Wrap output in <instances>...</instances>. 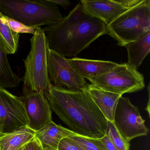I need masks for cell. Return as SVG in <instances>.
<instances>
[{
	"instance_id": "6da1fadb",
	"label": "cell",
	"mask_w": 150,
	"mask_h": 150,
	"mask_svg": "<svg viewBox=\"0 0 150 150\" xmlns=\"http://www.w3.org/2000/svg\"><path fill=\"white\" fill-rule=\"evenodd\" d=\"M47 99L51 108L75 134L94 139L106 135L108 120L85 90L52 85Z\"/></svg>"
},
{
	"instance_id": "7a4b0ae2",
	"label": "cell",
	"mask_w": 150,
	"mask_h": 150,
	"mask_svg": "<svg viewBox=\"0 0 150 150\" xmlns=\"http://www.w3.org/2000/svg\"><path fill=\"white\" fill-rule=\"evenodd\" d=\"M43 30L50 49L69 57H76L98 38L108 35L107 25L87 13L81 3L58 23Z\"/></svg>"
},
{
	"instance_id": "3957f363",
	"label": "cell",
	"mask_w": 150,
	"mask_h": 150,
	"mask_svg": "<svg viewBox=\"0 0 150 150\" xmlns=\"http://www.w3.org/2000/svg\"><path fill=\"white\" fill-rule=\"evenodd\" d=\"M0 12L36 28L57 24L63 18L58 7L49 0H0Z\"/></svg>"
},
{
	"instance_id": "277c9868",
	"label": "cell",
	"mask_w": 150,
	"mask_h": 150,
	"mask_svg": "<svg viewBox=\"0 0 150 150\" xmlns=\"http://www.w3.org/2000/svg\"><path fill=\"white\" fill-rule=\"evenodd\" d=\"M31 49L24 61L23 86L40 92L47 98L52 86L48 75L47 58L49 46L43 28H38L30 39Z\"/></svg>"
},
{
	"instance_id": "5b68a950",
	"label": "cell",
	"mask_w": 150,
	"mask_h": 150,
	"mask_svg": "<svg viewBox=\"0 0 150 150\" xmlns=\"http://www.w3.org/2000/svg\"><path fill=\"white\" fill-rule=\"evenodd\" d=\"M108 35L123 46L150 33V1L142 0L107 27Z\"/></svg>"
},
{
	"instance_id": "8992f818",
	"label": "cell",
	"mask_w": 150,
	"mask_h": 150,
	"mask_svg": "<svg viewBox=\"0 0 150 150\" xmlns=\"http://www.w3.org/2000/svg\"><path fill=\"white\" fill-rule=\"evenodd\" d=\"M89 81L100 89L122 96L143 90L145 86L143 74L125 63L118 64L108 72Z\"/></svg>"
},
{
	"instance_id": "52a82bcc",
	"label": "cell",
	"mask_w": 150,
	"mask_h": 150,
	"mask_svg": "<svg viewBox=\"0 0 150 150\" xmlns=\"http://www.w3.org/2000/svg\"><path fill=\"white\" fill-rule=\"evenodd\" d=\"M144 122L137 107L131 103L129 98L121 96L116 108L113 123L121 136L129 142L135 138L146 136L148 129Z\"/></svg>"
},
{
	"instance_id": "ba28073f",
	"label": "cell",
	"mask_w": 150,
	"mask_h": 150,
	"mask_svg": "<svg viewBox=\"0 0 150 150\" xmlns=\"http://www.w3.org/2000/svg\"><path fill=\"white\" fill-rule=\"evenodd\" d=\"M48 75L55 86L73 91H83L87 83L57 52L49 49L47 58Z\"/></svg>"
},
{
	"instance_id": "9c48e42d",
	"label": "cell",
	"mask_w": 150,
	"mask_h": 150,
	"mask_svg": "<svg viewBox=\"0 0 150 150\" xmlns=\"http://www.w3.org/2000/svg\"><path fill=\"white\" fill-rule=\"evenodd\" d=\"M25 127H28V121L23 103L19 97L0 87V133Z\"/></svg>"
},
{
	"instance_id": "30bf717a",
	"label": "cell",
	"mask_w": 150,
	"mask_h": 150,
	"mask_svg": "<svg viewBox=\"0 0 150 150\" xmlns=\"http://www.w3.org/2000/svg\"><path fill=\"white\" fill-rule=\"evenodd\" d=\"M19 98L24 105L28 127L31 129L38 131L52 121L51 108L42 93L32 91L23 86L22 95Z\"/></svg>"
},
{
	"instance_id": "8fae6325",
	"label": "cell",
	"mask_w": 150,
	"mask_h": 150,
	"mask_svg": "<svg viewBox=\"0 0 150 150\" xmlns=\"http://www.w3.org/2000/svg\"><path fill=\"white\" fill-rule=\"evenodd\" d=\"M80 3L87 13L102 21L107 27L128 10L117 0H82Z\"/></svg>"
},
{
	"instance_id": "7c38bea8",
	"label": "cell",
	"mask_w": 150,
	"mask_h": 150,
	"mask_svg": "<svg viewBox=\"0 0 150 150\" xmlns=\"http://www.w3.org/2000/svg\"><path fill=\"white\" fill-rule=\"evenodd\" d=\"M67 61L81 77L89 81L108 72L118 64L112 61L76 57L67 59Z\"/></svg>"
},
{
	"instance_id": "4fadbf2b",
	"label": "cell",
	"mask_w": 150,
	"mask_h": 150,
	"mask_svg": "<svg viewBox=\"0 0 150 150\" xmlns=\"http://www.w3.org/2000/svg\"><path fill=\"white\" fill-rule=\"evenodd\" d=\"M108 121L114 122L118 100L122 95L100 89L87 83L85 89Z\"/></svg>"
},
{
	"instance_id": "5bb4252c",
	"label": "cell",
	"mask_w": 150,
	"mask_h": 150,
	"mask_svg": "<svg viewBox=\"0 0 150 150\" xmlns=\"http://www.w3.org/2000/svg\"><path fill=\"white\" fill-rule=\"evenodd\" d=\"M69 129L57 125L52 121L43 128L36 132L35 137L44 146L58 150L61 140L75 135Z\"/></svg>"
},
{
	"instance_id": "9a60e30c",
	"label": "cell",
	"mask_w": 150,
	"mask_h": 150,
	"mask_svg": "<svg viewBox=\"0 0 150 150\" xmlns=\"http://www.w3.org/2000/svg\"><path fill=\"white\" fill-rule=\"evenodd\" d=\"M35 132L25 127L4 134L0 137V150H23L35 137Z\"/></svg>"
},
{
	"instance_id": "2e32d148",
	"label": "cell",
	"mask_w": 150,
	"mask_h": 150,
	"mask_svg": "<svg viewBox=\"0 0 150 150\" xmlns=\"http://www.w3.org/2000/svg\"><path fill=\"white\" fill-rule=\"evenodd\" d=\"M128 52L126 64L137 70L146 57L150 53V33L134 42L124 45Z\"/></svg>"
},
{
	"instance_id": "e0dca14e",
	"label": "cell",
	"mask_w": 150,
	"mask_h": 150,
	"mask_svg": "<svg viewBox=\"0 0 150 150\" xmlns=\"http://www.w3.org/2000/svg\"><path fill=\"white\" fill-rule=\"evenodd\" d=\"M20 34L10 29L6 16L0 12V46L7 55L16 52L19 45Z\"/></svg>"
},
{
	"instance_id": "ac0fdd59",
	"label": "cell",
	"mask_w": 150,
	"mask_h": 150,
	"mask_svg": "<svg viewBox=\"0 0 150 150\" xmlns=\"http://www.w3.org/2000/svg\"><path fill=\"white\" fill-rule=\"evenodd\" d=\"M22 80V79L13 71L8 59L7 54L0 46V87H16Z\"/></svg>"
},
{
	"instance_id": "d6986e66",
	"label": "cell",
	"mask_w": 150,
	"mask_h": 150,
	"mask_svg": "<svg viewBox=\"0 0 150 150\" xmlns=\"http://www.w3.org/2000/svg\"><path fill=\"white\" fill-rule=\"evenodd\" d=\"M106 135L109 137L117 150H130V142L121 136L112 122L108 121Z\"/></svg>"
},
{
	"instance_id": "ffe728a7",
	"label": "cell",
	"mask_w": 150,
	"mask_h": 150,
	"mask_svg": "<svg viewBox=\"0 0 150 150\" xmlns=\"http://www.w3.org/2000/svg\"><path fill=\"white\" fill-rule=\"evenodd\" d=\"M68 138L86 150H107L100 139L92 138L77 134L70 136Z\"/></svg>"
},
{
	"instance_id": "44dd1931",
	"label": "cell",
	"mask_w": 150,
	"mask_h": 150,
	"mask_svg": "<svg viewBox=\"0 0 150 150\" xmlns=\"http://www.w3.org/2000/svg\"><path fill=\"white\" fill-rule=\"evenodd\" d=\"M6 17L8 27L11 30L16 33L19 34L20 33H26L34 35L36 30L38 28L28 27L20 22L17 21L7 16H6Z\"/></svg>"
},
{
	"instance_id": "7402d4cb",
	"label": "cell",
	"mask_w": 150,
	"mask_h": 150,
	"mask_svg": "<svg viewBox=\"0 0 150 150\" xmlns=\"http://www.w3.org/2000/svg\"><path fill=\"white\" fill-rule=\"evenodd\" d=\"M58 150H86L79 145L68 137L65 138L60 141Z\"/></svg>"
},
{
	"instance_id": "603a6c76",
	"label": "cell",
	"mask_w": 150,
	"mask_h": 150,
	"mask_svg": "<svg viewBox=\"0 0 150 150\" xmlns=\"http://www.w3.org/2000/svg\"><path fill=\"white\" fill-rule=\"evenodd\" d=\"M23 150H44V146L35 137L27 145Z\"/></svg>"
},
{
	"instance_id": "cb8c5ba5",
	"label": "cell",
	"mask_w": 150,
	"mask_h": 150,
	"mask_svg": "<svg viewBox=\"0 0 150 150\" xmlns=\"http://www.w3.org/2000/svg\"><path fill=\"white\" fill-rule=\"evenodd\" d=\"M118 3L125 8L129 9L136 6L141 2L142 0H117Z\"/></svg>"
},
{
	"instance_id": "d4e9b609",
	"label": "cell",
	"mask_w": 150,
	"mask_h": 150,
	"mask_svg": "<svg viewBox=\"0 0 150 150\" xmlns=\"http://www.w3.org/2000/svg\"><path fill=\"white\" fill-rule=\"evenodd\" d=\"M105 146L107 150H117L112 141L107 135L100 139Z\"/></svg>"
},
{
	"instance_id": "484cf974",
	"label": "cell",
	"mask_w": 150,
	"mask_h": 150,
	"mask_svg": "<svg viewBox=\"0 0 150 150\" xmlns=\"http://www.w3.org/2000/svg\"><path fill=\"white\" fill-rule=\"evenodd\" d=\"M51 2L56 5L61 6L64 8H67V7L71 5L72 3L68 0H49Z\"/></svg>"
},
{
	"instance_id": "4316f807",
	"label": "cell",
	"mask_w": 150,
	"mask_h": 150,
	"mask_svg": "<svg viewBox=\"0 0 150 150\" xmlns=\"http://www.w3.org/2000/svg\"><path fill=\"white\" fill-rule=\"evenodd\" d=\"M44 150H57L55 149H52L50 147H47V146H44Z\"/></svg>"
},
{
	"instance_id": "83f0119b",
	"label": "cell",
	"mask_w": 150,
	"mask_h": 150,
	"mask_svg": "<svg viewBox=\"0 0 150 150\" xmlns=\"http://www.w3.org/2000/svg\"><path fill=\"white\" fill-rule=\"evenodd\" d=\"M3 135H4V134H1V133H0V137H1V136H2Z\"/></svg>"
}]
</instances>
